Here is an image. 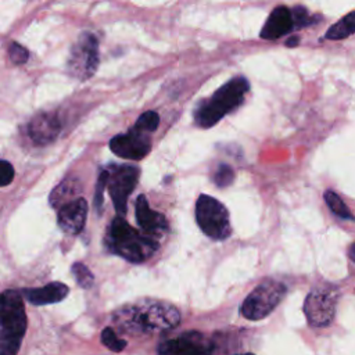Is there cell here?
<instances>
[{
  "label": "cell",
  "mask_w": 355,
  "mask_h": 355,
  "mask_svg": "<svg viewBox=\"0 0 355 355\" xmlns=\"http://www.w3.org/2000/svg\"><path fill=\"white\" fill-rule=\"evenodd\" d=\"M112 319L121 331L129 334H157L178 326L180 313L169 302L144 300L118 309Z\"/></svg>",
  "instance_id": "cell-1"
},
{
  "label": "cell",
  "mask_w": 355,
  "mask_h": 355,
  "mask_svg": "<svg viewBox=\"0 0 355 355\" xmlns=\"http://www.w3.org/2000/svg\"><path fill=\"white\" fill-rule=\"evenodd\" d=\"M105 245L115 255L132 263H141L151 258L158 250V241L148 236L139 233L122 216H115L105 234Z\"/></svg>",
  "instance_id": "cell-2"
},
{
  "label": "cell",
  "mask_w": 355,
  "mask_h": 355,
  "mask_svg": "<svg viewBox=\"0 0 355 355\" xmlns=\"http://www.w3.org/2000/svg\"><path fill=\"white\" fill-rule=\"evenodd\" d=\"M250 90V83L244 76H236L216 89L211 97L198 103L194 110V121L200 128H211L216 125L226 114L237 110L245 94Z\"/></svg>",
  "instance_id": "cell-3"
},
{
  "label": "cell",
  "mask_w": 355,
  "mask_h": 355,
  "mask_svg": "<svg viewBox=\"0 0 355 355\" xmlns=\"http://www.w3.org/2000/svg\"><path fill=\"white\" fill-rule=\"evenodd\" d=\"M0 304V355H17L26 330L22 294L15 290H6Z\"/></svg>",
  "instance_id": "cell-4"
},
{
  "label": "cell",
  "mask_w": 355,
  "mask_h": 355,
  "mask_svg": "<svg viewBox=\"0 0 355 355\" xmlns=\"http://www.w3.org/2000/svg\"><path fill=\"white\" fill-rule=\"evenodd\" d=\"M287 287L275 279L263 280L243 301L241 315L248 320H261L266 318L284 298Z\"/></svg>",
  "instance_id": "cell-5"
},
{
  "label": "cell",
  "mask_w": 355,
  "mask_h": 355,
  "mask_svg": "<svg viewBox=\"0 0 355 355\" xmlns=\"http://www.w3.org/2000/svg\"><path fill=\"white\" fill-rule=\"evenodd\" d=\"M196 220L205 236L212 240H226L232 233L229 211L216 198L201 194L196 202Z\"/></svg>",
  "instance_id": "cell-6"
},
{
  "label": "cell",
  "mask_w": 355,
  "mask_h": 355,
  "mask_svg": "<svg viewBox=\"0 0 355 355\" xmlns=\"http://www.w3.org/2000/svg\"><path fill=\"white\" fill-rule=\"evenodd\" d=\"M98 67V42L90 32H83L73 43L67 61L68 73L78 80L90 79Z\"/></svg>",
  "instance_id": "cell-7"
},
{
  "label": "cell",
  "mask_w": 355,
  "mask_h": 355,
  "mask_svg": "<svg viewBox=\"0 0 355 355\" xmlns=\"http://www.w3.org/2000/svg\"><path fill=\"white\" fill-rule=\"evenodd\" d=\"M338 302V290L334 286H318L312 288L304 301V313L309 326L327 327L334 316Z\"/></svg>",
  "instance_id": "cell-8"
},
{
  "label": "cell",
  "mask_w": 355,
  "mask_h": 355,
  "mask_svg": "<svg viewBox=\"0 0 355 355\" xmlns=\"http://www.w3.org/2000/svg\"><path fill=\"white\" fill-rule=\"evenodd\" d=\"M108 172V193L111 196L114 208L118 212V216H122L126 214L128 200L137 184L140 172L136 166L128 164L112 165Z\"/></svg>",
  "instance_id": "cell-9"
},
{
  "label": "cell",
  "mask_w": 355,
  "mask_h": 355,
  "mask_svg": "<svg viewBox=\"0 0 355 355\" xmlns=\"http://www.w3.org/2000/svg\"><path fill=\"white\" fill-rule=\"evenodd\" d=\"M214 343L202 333L190 330L165 340L158 347V355H211Z\"/></svg>",
  "instance_id": "cell-10"
},
{
  "label": "cell",
  "mask_w": 355,
  "mask_h": 355,
  "mask_svg": "<svg viewBox=\"0 0 355 355\" xmlns=\"http://www.w3.org/2000/svg\"><path fill=\"white\" fill-rule=\"evenodd\" d=\"M110 150L125 159H143L151 150L148 133L132 128L128 133H121L110 140Z\"/></svg>",
  "instance_id": "cell-11"
},
{
  "label": "cell",
  "mask_w": 355,
  "mask_h": 355,
  "mask_svg": "<svg viewBox=\"0 0 355 355\" xmlns=\"http://www.w3.org/2000/svg\"><path fill=\"white\" fill-rule=\"evenodd\" d=\"M60 132L61 121L55 112H40L35 115L28 125V133L37 146L53 143Z\"/></svg>",
  "instance_id": "cell-12"
},
{
  "label": "cell",
  "mask_w": 355,
  "mask_h": 355,
  "mask_svg": "<svg viewBox=\"0 0 355 355\" xmlns=\"http://www.w3.org/2000/svg\"><path fill=\"white\" fill-rule=\"evenodd\" d=\"M87 218V202L85 198L79 197L57 212V222L60 229L67 234H78L85 227Z\"/></svg>",
  "instance_id": "cell-13"
},
{
  "label": "cell",
  "mask_w": 355,
  "mask_h": 355,
  "mask_svg": "<svg viewBox=\"0 0 355 355\" xmlns=\"http://www.w3.org/2000/svg\"><path fill=\"white\" fill-rule=\"evenodd\" d=\"M135 212H136V220L139 226L146 232V234L154 237L161 236L168 230V222L166 218L157 211H153L150 208V204L146 198V196L140 194L135 202Z\"/></svg>",
  "instance_id": "cell-14"
},
{
  "label": "cell",
  "mask_w": 355,
  "mask_h": 355,
  "mask_svg": "<svg viewBox=\"0 0 355 355\" xmlns=\"http://www.w3.org/2000/svg\"><path fill=\"white\" fill-rule=\"evenodd\" d=\"M293 29H295L293 10L286 6H279L269 14L263 28L261 29V37L273 40L291 32Z\"/></svg>",
  "instance_id": "cell-15"
},
{
  "label": "cell",
  "mask_w": 355,
  "mask_h": 355,
  "mask_svg": "<svg viewBox=\"0 0 355 355\" xmlns=\"http://www.w3.org/2000/svg\"><path fill=\"white\" fill-rule=\"evenodd\" d=\"M69 293L68 286L61 282H51L46 286L36 288H25L22 290V295L26 301L33 305H49L62 301Z\"/></svg>",
  "instance_id": "cell-16"
},
{
  "label": "cell",
  "mask_w": 355,
  "mask_h": 355,
  "mask_svg": "<svg viewBox=\"0 0 355 355\" xmlns=\"http://www.w3.org/2000/svg\"><path fill=\"white\" fill-rule=\"evenodd\" d=\"M82 191V184L79 182L78 178H65L64 180H61L50 193L49 197V202L50 205L55 209L62 208L64 205H67L68 202L79 198L78 194Z\"/></svg>",
  "instance_id": "cell-17"
},
{
  "label": "cell",
  "mask_w": 355,
  "mask_h": 355,
  "mask_svg": "<svg viewBox=\"0 0 355 355\" xmlns=\"http://www.w3.org/2000/svg\"><path fill=\"white\" fill-rule=\"evenodd\" d=\"M354 33H355V11L344 15L341 19L333 24L324 33V37L329 40H341Z\"/></svg>",
  "instance_id": "cell-18"
},
{
  "label": "cell",
  "mask_w": 355,
  "mask_h": 355,
  "mask_svg": "<svg viewBox=\"0 0 355 355\" xmlns=\"http://www.w3.org/2000/svg\"><path fill=\"white\" fill-rule=\"evenodd\" d=\"M323 198H324L327 207L331 209V212L336 214L337 216H340L343 219H355V216H352V214L349 212L345 202L334 191L326 190L324 194H323Z\"/></svg>",
  "instance_id": "cell-19"
},
{
  "label": "cell",
  "mask_w": 355,
  "mask_h": 355,
  "mask_svg": "<svg viewBox=\"0 0 355 355\" xmlns=\"http://www.w3.org/2000/svg\"><path fill=\"white\" fill-rule=\"evenodd\" d=\"M71 272L75 277V282L82 287V288H90L94 282V276L90 272V269L82 263V262H73L71 266Z\"/></svg>",
  "instance_id": "cell-20"
},
{
  "label": "cell",
  "mask_w": 355,
  "mask_h": 355,
  "mask_svg": "<svg viewBox=\"0 0 355 355\" xmlns=\"http://www.w3.org/2000/svg\"><path fill=\"white\" fill-rule=\"evenodd\" d=\"M158 125H159V115L155 111L150 110V111L143 112L137 118V121H136L133 128L140 130V132H144V133L150 135L151 132H154L158 128Z\"/></svg>",
  "instance_id": "cell-21"
},
{
  "label": "cell",
  "mask_w": 355,
  "mask_h": 355,
  "mask_svg": "<svg viewBox=\"0 0 355 355\" xmlns=\"http://www.w3.org/2000/svg\"><path fill=\"white\" fill-rule=\"evenodd\" d=\"M101 343L103 345H105L108 349L114 351V352H121L123 351V348L126 347V340H122L116 336L115 330L112 327H105L101 331Z\"/></svg>",
  "instance_id": "cell-22"
},
{
  "label": "cell",
  "mask_w": 355,
  "mask_h": 355,
  "mask_svg": "<svg viewBox=\"0 0 355 355\" xmlns=\"http://www.w3.org/2000/svg\"><path fill=\"white\" fill-rule=\"evenodd\" d=\"M212 179H214V183L218 187H227L234 180V171L227 164H219L216 171L214 172V178Z\"/></svg>",
  "instance_id": "cell-23"
},
{
  "label": "cell",
  "mask_w": 355,
  "mask_h": 355,
  "mask_svg": "<svg viewBox=\"0 0 355 355\" xmlns=\"http://www.w3.org/2000/svg\"><path fill=\"white\" fill-rule=\"evenodd\" d=\"M108 176L110 172L108 169H101L97 178V183H96V191H94V208L100 212L103 208V191L108 184Z\"/></svg>",
  "instance_id": "cell-24"
},
{
  "label": "cell",
  "mask_w": 355,
  "mask_h": 355,
  "mask_svg": "<svg viewBox=\"0 0 355 355\" xmlns=\"http://www.w3.org/2000/svg\"><path fill=\"white\" fill-rule=\"evenodd\" d=\"M8 55H10V60L15 65H22V64H25L28 61L29 51L22 44H19L17 42H11L10 46H8Z\"/></svg>",
  "instance_id": "cell-25"
},
{
  "label": "cell",
  "mask_w": 355,
  "mask_h": 355,
  "mask_svg": "<svg viewBox=\"0 0 355 355\" xmlns=\"http://www.w3.org/2000/svg\"><path fill=\"white\" fill-rule=\"evenodd\" d=\"M14 179V168L12 165L6 161V159H1L0 161V186L1 187H6L8 186Z\"/></svg>",
  "instance_id": "cell-26"
},
{
  "label": "cell",
  "mask_w": 355,
  "mask_h": 355,
  "mask_svg": "<svg viewBox=\"0 0 355 355\" xmlns=\"http://www.w3.org/2000/svg\"><path fill=\"white\" fill-rule=\"evenodd\" d=\"M298 43H300V37L298 36H291L290 39H287L286 46L287 47H295Z\"/></svg>",
  "instance_id": "cell-27"
},
{
  "label": "cell",
  "mask_w": 355,
  "mask_h": 355,
  "mask_svg": "<svg viewBox=\"0 0 355 355\" xmlns=\"http://www.w3.org/2000/svg\"><path fill=\"white\" fill-rule=\"evenodd\" d=\"M237 355H254V354H251V352H245V354H237Z\"/></svg>",
  "instance_id": "cell-28"
}]
</instances>
